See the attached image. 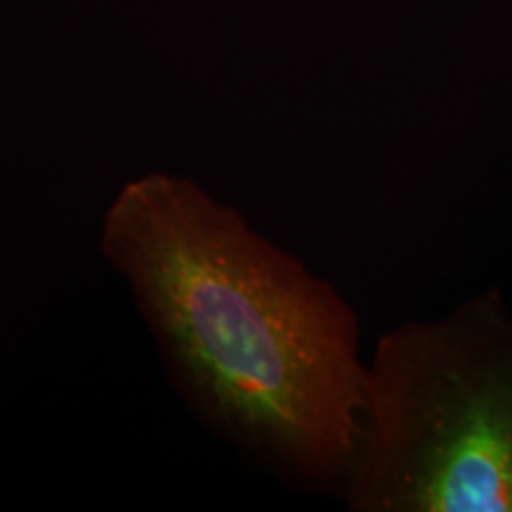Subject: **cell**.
I'll list each match as a JSON object with an SVG mask.
<instances>
[{"instance_id": "6da1fadb", "label": "cell", "mask_w": 512, "mask_h": 512, "mask_svg": "<svg viewBox=\"0 0 512 512\" xmlns=\"http://www.w3.org/2000/svg\"><path fill=\"white\" fill-rule=\"evenodd\" d=\"M98 242L197 420L273 475L344 494L368 361L342 292L169 171L121 185Z\"/></svg>"}, {"instance_id": "7a4b0ae2", "label": "cell", "mask_w": 512, "mask_h": 512, "mask_svg": "<svg viewBox=\"0 0 512 512\" xmlns=\"http://www.w3.org/2000/svg\"><path fill=\"white\" fill-rule=\"evenodd\" d=\"M344 503L512 512V306L498 287L377 339Z\"/></svg>"}]
</instances>
